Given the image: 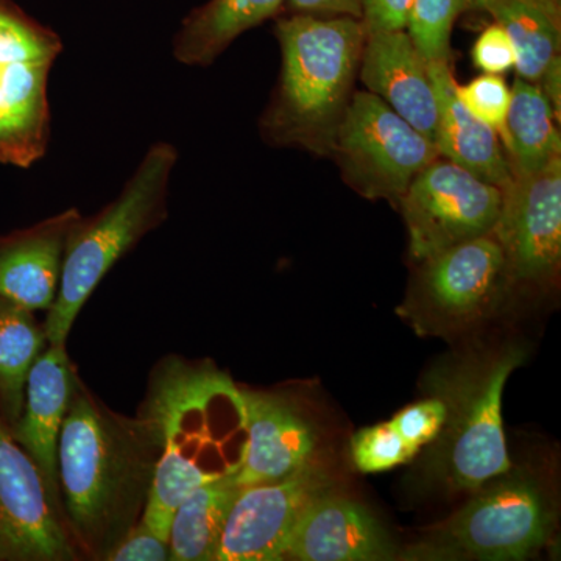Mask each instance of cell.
<instances>
[{"instance_id":"6da1fadb","label":"cell","mask_w":561,"mask_h":561,"mask_svg":"<svg viewBox=\"0 0 561 561\" xmlns=\"http://www.w3.org/2000/svg\"><path fill=\"white\" fill-rule=\"evenodd\" d=\"M160 454L142 416L111 411L76 375L58 442V479L66 527L81 559H105L140 522Z\"/></svg>"},{"instance_id":"7a4b0ae2","label":"cell","mask_w":561,"mask_h":561,"mask_svg":"<svg viewBox=\"0 0 561 561\" xmlns=\"http://www.w3.org/2000/svg\"><path fill=\"white\" fill-rule=\"evenodd\" d=\"M278 84L262 113L265 142L330 157L354 83L367 31L348 16L284 14L276 22Z\"/></svg>"},{"instance_id":"3957f363","label":"cell","mask_w":561,"mask_h":561,"mask_svg":"<svg viewBox=\"0 0 561 561\" xmlns=\"http://www.w3.org/2000/svg\"><path fill=\"white\" fill-rule=\"evenodd\" d=\"M157 368L140 416L157 434L161 454L140 522L169 541L181 501L205 483L234 474L216 461L213 432V405L234 386L216 368L180 359L164 360Z\"/></svg>"},{"instance_id":"277c9868","label":"cell","mask_w":561,"mask_h":561,"mask_svg":"<svg viewBox=\"0 0 561 561\" xmlns=\"http://www.w3.org/2000/svg\"><path fill=\"white\" fill-rule=\"evenodd\" d=\"M179 151L169 142L150 147L119 197L73 224L62 257L60 287L47 313V343H66L73 321L106 273L168 219L169 183Z\"/></svg>"},{"instance_id":"5b68a950","label":"cell","mask_w":561,"mask_h":561,"mask_svg":"<svg viewBox=\"0 0 561 561\" xmlns=\"http://www.w3.org/2000/svg\"><path fill=\"white\" fill-rule=\"evenodd\" d=\"M527 351L508 345L443 367L430 381L448 415L438 435L440 470L459 490L476 491L512 470L502 426V394Z\"/></svg>"},{"instance_id":"8992f818","label":"cell","mask_w":561,"mask_h":561,"mask_svg":"<svg viewBox=\"0 0 561 561\" xmlns=\"http://www.w3.org/2000/svg\"><path fill=\"white\" fill-rule=\"evenodd\" d=\"M61 39L0 0V164L28 169L50 140L49 77Z\"/></svg>"},{"instance_id":"52a82bcc","label":"cell","mask_w":561,"mask_h":561,"mask_svg":"<svg viewBox=\"0 0 561 561\" xmlns=\"http://www.w3.org/2000/svg\"><path fill=\"white\" fill-rule=\"evenodd\" d=\"M330 157L362 197L400 205L413 179L440 151L378 95L359 91L351 99Z\"/></svg>"},{"instance_id":"ba28073f","label":"cell","mask_w":561,"mask_h":561,"mask_svg":"<svg viewBox=\"0 0 561 561\" xmlns=\"http://www.w3.org/2000/svg\"><path fill=\"white\" fill-rule=\"evenodd\" d=\"M508 472L483 483L438 530L442 549L479 560H522L548 541L553 516L545 494L531 479Z\"/></svg>"},{"instance_id":"9c48e42d","label":"cell","mask_w":561,"mask_h":561,"mask_svg":"<svg viewBox=\"0 0 561 561\" xmlns=\"http://www.w3.org/2000/svg\"><path fill=\"white\" fill-rule=\"evenodd\" d=\"M502 190L456 162L437 158L413 179L400 205L413 260L421 262L459 243L490 234Z\"/></svg>"},{"instance_id":"30bf717a","label":"cell","mask_w":561,"mask_h":561,"mask_svg":"<svg viewBox=\"0 0 561 561\" xmlns=\"http://www.w3.org/2000/svg\"><path fill=\"white\" fill-rule=\"evenodd\" d=\"M504 254L507 283L545 284L561 262V158L542 171L513 176L490 232Z\"/></svg>"},{"instance_id":"8fae6325","label":"cell","mask_w":561,"mask_h":561,"mask_svg":"<svg viewBox=\"0 0 561 561\" xmlns=\"http://www.w3.org/2000/svg\"><path fill=\"white\" fill-rule=\"evenodd\" d=\"M80 559L38 467L0 415V561Z\"/></svg>"},{"instance_id":"7c38bea8","label":"cell","mask_w":561,"mask_h":561,"mask_svg":"<svg viewBox=\"0 0 561 561\" xmlns=\"http://www.w3.org/2000/svg\"><path fill=\"white\" fill-rule=\"evenodd\" d=\"M327 489L330 482L312 461L280 481L243 486L232 501L216 561L286 560L295 524Z\"/></svg>"},{"instance_id":"4fadbf2b","label":"cell","mask_w":561,"mask_h":561,"mask_svg":"<svg viewBox=\"0 0 561 561\" xmlns=\"http://www.w3.org/2000/svg\"><path fill=\"white\" fill-rule=\"evenodd\" d=\"M242 391L247 442L236 485H257L289 478L311 463L316 431L294 402L276 393Z\"/></svg>"},{"instance_id":"5bb4252c","label":"cell","mask_w":561,"mask_h":561,"mask_svg":"<svg viewBox=\"0 0 561 561\" xmlns=\"http://www.w3.org/2000/svg\"><path fill=\"white\" fill-rule=\"evenodd\" d=\"M76 375L66 343H49L28 373L21 419L10 427L14 440L38 467L47 494L62 522L58 442Z\"/></svg>"},{"instance_id":"9a60e30c","label":"cell","mask_w":561,"mask_h":561,"mask_svg":"<svg viewBox=\"0 0 561 561\" xmlns=\"http://www.w3.org/2000/svg\"><path fill=\"white\" fill-rule=\"evenodd\" d=\"M359 79L415 130L437 142V94L430 62L413 46L405 31L367 33ZM437 146V144H435Z\"/></svg>"},{"instance_id":"2e32d148","label":"cell","mask_w":561,"mask_h":561,"mask_svg":"<svg viewBox=\"0 0 561 561\" xmlns=\"http://www.w3.org/2000/svg\"><path fill=\"white\" fill-rule=\"evenodd\" d=\"M389 534L359 502L321 491L295 524L286 559L300 561H370L391 559Z\"/></svg>"},{"instance_id":"e0dca14e","label":"cell","mask_w":561,"mask_h":561,"mask_svg":"<svg viewBox=\"0 0 561 561\" xmlns=\"http://www.w3.org/2000/svg\"><path fill=\"white\" fill-rule=\"evenodd\" d=\"M420 264V300L445 319L478 316L507 283L504 254L491 234L443 250Z\"/></svg>"},{"instance_id":"ac0fdd59","label":"cell","mask_w":561,"mask_h":561,"mask_svg":"<svg viewBox=\"0 0 561 561\" xmlns=\"http://www.w3.org/2000/svg\"><path fill=\"white\" fill-rule=\"evenodd\" d=\"M80 216L70 208L0 236V297L33 312L49 311L60 287L66 242Z\"/></svg>"},{"instance_id":"d6986e66","label":"cell","mask_w":561,"mask_h":561,"mask_svg":"<svg viewBox=\"0 0 561 561\" xmlns=\"http://www.w3.org/2000/svg\"><path fill=\"white\" fill-rule=\"evenodd\" d=\"M430 68L440 113L435 142L440 157L504 190L513 176L500 135L465 108L457 95L451 62H435Z\"/></svg>"},{"instance_id":"ffe728a7","label":"cell","mask_w":561,"mask_h":561,"mask_svg":"<svg viewBox=\"0 0 561 561\" xmlns=\"http://www.w3.org/2000/svg\"><path fill=\"white\" fill-rule=\"evenodd\" d=\"M286 0H209L192 11L173 39V57L208 68L236 38L276 16Z\"/></svg>"},{"instance_id":"44dd1931","label":"cell","mask_w":561,"mask_h":561,"mask_svg":"<svg viewBox=\"0 0 561 561\" xmlns=\"http://www.w3.org/2000/svg\"><path fill=\"white\" fill-rule=\"evenodd\" d=\"M511 92V106L500 139L504 142L512 176L534 175L561 158L557 117L537 84L518 79Z\"/></svg>"},{"instance_id":"7402d4cb","label":"cell","mask_w":561,"mask_h":561,"mask_svg":"<svg viewBox=\"0 0 561 561\" xmlns=\"http://www.w3.org/2000/svg\"><path fill=\"white\" fill-rule=\"evenodd\" d=\"M232 476L205 483L181 501L169 531L171 560L216 561L228 513L241 490Z\"/></svg>"},{"instance_id":"603a6c76","label":"cell","mask_w":561,"mask_h":561,"mask_svg":"<svg viewBox=\"0 0 561 561\" xmlns=\"http://www.w3.org/2000/svg\"><path fill=\"white\" fill-rule=\"evenodd\" d=\"M507 33L515 49L519 79L540 88L546 73L561 61V22L524 0H472Z\"/></svg>"},{"instance_id":"cb8c5ba5","label":"cell","mask_w":561,"mask_h":561,"mask_svg":"<svg viewBox=\"0 0 561 561\" xmlns=\"http://www.w3.org/2000/svg\"><path fill=\"white\" fill-rule=\"evenodd\" d=\"M46 343L35 312L0 297V415L9 427L21 419L27 376Z\"/></svg>"},{"instance_id":"d4e9b609","label":"cell","mask_w":561,"mask_h":561,"mask_svg":"<svg viewBox=\"0 0 561 561\" xmlns=\"http://www.w3.org/2000/svg\"><path fill=\"white\" fill-rule=\"evenodd\" d=\"M472 0H412L405 32L430 65L451 62V33Z\"/></svg>"},{"instance_id":"484cf974","label":"cell","mask_w":561,"mask_h":561,"mask_svg":"<svg viewBox=\"0 0 561 561\" xmlns=\"http://www.w3.org/2000/svg\"><path fill=\"white\" fill-rule=\"evenodd\" d=\"M420 449L409 445L390 421L365 427L351 438V457L362 472H382L411 461Z\"/></svg>"},{"instance_id":"4316f807","label":"cell","mask_w":561,"mask_h":561,"mask_svg":"<svg viewBox=\"0 0 561 561\" xmlns=\"http://www.w3.org/2000/svg\"><path fill=\"white\" fill-rule=\"evenodd\" d=\"M457 95L472 116L501 135L511 106V88L496 73H483L468 84H457Z\"/></svg>"},{"instance_id":"83f0119b","label":"cell","mask_w":561,"mask_h":561,"mask_svg":"<svg viewBox=\"0 0 561 561\" xmlns=\"http://www.w3.org/2000/svg\"><path fill=\"white\" fill-rule=\"evenodd\" d=\"M446 415H448V409L445 401L434 394L427 400L402 409L390 420V424L409 445L421 449L431 442L437 440L445 426Z\"/></svg>"},{"instance_id":"f1b7e54d","label":"cell","mask_w":561,"mask_h":561,"mask_svg":"<svg viewBox=\"0 0 561 561\" xmlns=\"http://www.w3.org/2000/svg\"><path fill=\"white\" fill-rule=\"evenodd\" d=\"M171 560L169 541L161 540L142 522L135 524L103 561H168Z\"/></svg>"},{"instance_id":"f546056e","label":"cell","mask_w":561,"mask_h":561,"mask_svg":"<svg viewBox=\"0 0 561 561\" xmlns=\"http://www.w3.org/2000/svg\"><path fill=\"white\" fill-rule=\"evenodd\" d=\"M472 61L476 68L482 69L485 73H496V76L515 68V49L500 24L494 22L481 33L472 47Z\"/></svg>"},{"instance_id":"4dcf8cb0","label":"cell","mask_w":561,"mask_h":561,"mask_svg":"<svg viewBox=\"0 0 561 561\" xmlns=\"http://www.w3.org/2000/svg\"><path fill=\"white\" fill-rule=\"evenodd\" d=\"M412 0H362V22L367 33L405 31Z\"/></svg>"},{"instance_id":"1f68e13d","label":"cell","mask_w":561,"mask_h":561,"mask_svg":"<svg viewBox=\"0 0 561 561\" xmlns=\"http://www.w3.org/2000/svg\"><path fill=\"white\" fill-rule=\"evenodd\" d=\"M286 14H316V16H348L362 20V0H286Z\"/></svg>"},{"instance_id":"d6a6232c","label":"cell","mask_w":561,"mask_h":561,"mask_svg":"<svg viewBox=\"0 0 561 561\" xmlns=\"http://www.w3.org/2000/svg\"><path fill=\"white\" fill-rule=\"evenodd\" d=\"M524 2H529L531 5L538 7V9L548 13L553 20L561 22L560 0H524Z\"/></svg>"}]
</instances>
